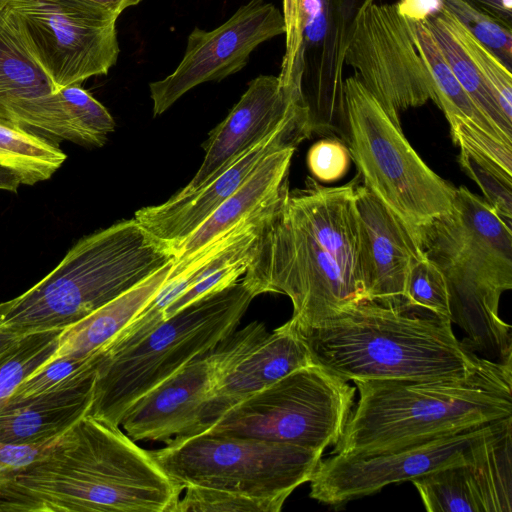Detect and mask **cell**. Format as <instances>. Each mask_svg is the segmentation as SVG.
<instances>
[{
  "instance_id": "obj_31",
  "label": "cell",
  "mask_w": 512,
  "mask_h": 512,
  "mask_svg": "<svg viewBox=\"0 0 512 512\" xmlns=\"http://www.w3.org/2000/svg\"><path fill=\"white\" fill-rule=\"evenodd\" d=\"M439 14L491 88L505 117L512 122V71L445 7Z\"/></svg>"
},
{
  "instance_id": "obj_22",
  "label": "cell",
  "mask_w": 512,
  "mask_h": 512,
  "mask_svg": "<svg viewBox=\"0 0 512 512\" xmlns=\"http://www.w3.org/2000/svg\"><path fill=\"white\" fill-rule=\"evenodd\" d=\"M354 205L365 300L401 302L411 265L423 251L403 224L360 182Z\"/></svg>"
},
{
  "instance_id": "obj_4",
  "label": "cell",
  "mask_w": 512,
  "mask_h": 512,
  "mask_svg": "<svg viewBox=\"0 0 512 512\" xmlns=\"http://www.w3.org/2000/svg\"><path fill=\"white\" fill-rule=\"evenodd\" d=\"M353 382L359 399L330 454L381 451L512 417V362L482 357L465 378Z\"/></svg>"
},
{
  "instance_id": "obj_20",
  "label": "cell",
  "mask_w": 512,
  "mask_h": 512,
  "mask_svg": "<svg viewBox=\"0 0 512 512\" xmlns=\"http://www.w3.org/2000/svg\"><path fill=\"white\" fill-rule=\"evenodd\" d=\"M300 106L281 86L278 76L259 75L251 80L228 116L210 132L195 176L174 196H186L211 182Z\"/></svg>"
},
{
  "instance_id": "obj_32",
  "label": "cell",
  "mask_w": 512,
  "mask_h": 512,
  "mask_svg": "<svg viewBox=\"0 0 512 512\" xmlns=\"http://www.w3.org/2000/svg\"><path fill=\"white\" fill-rule=\"evenodd\" d=\"M458 161L479 186L485 201L507 223L512 220V173L489 157L460 146Z\"/></svg>"
},
{
  "instance_id": "obj_37",
  "label": "cell",
  "mask_w": 512,
  "mask_h": 512,
  "mask_svg": "<svg viewBox=\"0 0 512 512\" xmlns=\"http://www.w3.org/2000/svg\"><path fill=\"white\" fill-rule=\"evenodd\" d=\"M252 251L253 248L247 255L205 276L187 289L166 308L163 314V320L169 318L198 299L220 291L238 281L246 272Z\"/></svg>"
},
{
  "instance_id": "obj_30",
  "label": "cell",
  "mask_w": 512,
  "mask_h": 512,
  "mask_svg": "<svg viewBox=\"0 0 512 512\" xmlns=\"http://www.w3.org/2000/svg\"><path fill=\"white\" fill-rule=\"evenodd\" d=\"M62 330L29 333L0 355V406L27 377L54 354Z\"/></svg>"
},
{
  "instance_id": "obj_14",
  "label": "cell",
  "mask_w": 512,
  "mask_h": 512,
  "mask_svg": "<svg viewBox=\"0 0 512 512\" xmlns=\"http://www.w3.org/2000/svg\"><path fill=\"white\" fill-rule=\"evenodd\" d=\"M345 65L391 114L418 108L436 95L431 74L415 43L412 24L394 4L368 5L360 14Z\"/></svg>"
},
{
  "instance_id": "obj_12",
  "label": "cell",
  "mask_w": 512,
  "mask_h": 512,
  "mask_svg": "<svg viewBox=\"0 0 512 512\" xmlns=\"http://www.w3.org/2000/svg\"><path fill=\"white\" fill-rule=\"evenodd\" d=\"M28 44L56 89L108 74L119 56V16L81 0H11Z\"/></svg>"
},
{
  "instance_id": "obj_5",
  "label": "cell",
  "mask_w": 512,
  "mask_h": 512,
  "mask_svg": "<svg viewBox=\"0 0 512 512\" xmlns=\"http://www.w3.org/2000/svg\"><path fill=\"white\" fill-rule=\"evenodd\" d=\"M423 253L445 276L451 322L463 343L490 360L512 362L511 326L499 316L501 295L512 288V231L481 197L456 188L453 209L427 233Z\"/></svg>"
},
{
  "instance_id": "obj_43",
  "label": "cell",
  "mask_w": 512,
  "mask_h": 512,
  "mask_svg": "<svg viewBox=\"0 0 512 512\" xmlns=\"http://www.w3.org/2000/svg\"><path fill=\"white\" fill-rule=\"evenodd\" d=\"M21 182L16 174L0 166V190L17 193Z\"/></svg>"
},
{
  "instance_id": "obj_8",
  "label": "cell",
  "mask_w": 512,
  "mask_h": 512,
  "mask_svg": "<svg viewBox=\"0 0 512 512\" xmlns=\"http://www.w3.org/2000/svg\"><path fill=\"white\" fill-rule=\"evenodd\" d=\"M347 144L362 185L422 250L431 227L453 209L456 188L421 159L391 114L353 75L344 80Z\"/></svg>"
},
{
  "instance_id": "obj_3",
  "label": "cell",
  "mask_w": 512,
  "mask_h": 512,
  "mask_svg": "<svg viewBox=\"0 0 512 512\" xmlns=\"http://www.w3.org/2000/svg\"><path fill=\"white\" fill-rule=\"evenodd\" d=\"M298 331L314 362L345 381L465 378L482 359L455 336L450 319L405 299L362 300Z\"/></svg>"
},
{
  "instance_id": "obj_17",
  "label": "cell",
  "mask_w": 512,
  "mask_h": 512,
  "mask_svg": "<svg viewBox=\"0 0 512 512\" xmlns=\"http://www.w3.org/2000/svg\"><path fill=\"white\" fill-rule=\"evenodd\" d=\"M0 122L57 146H102L69 114L8 9L0 11Z\"/></svg>"
},
{
  "instance_id": "obj_28",
  "label": "cell",
  "mask_w": 512,
  "mask_h": 512,
  "mask_svg": "<svg viewBox=\"0 0 512 512\" xmlns=\"http://www.w3.org/2000/svg\"><path fill=\"white\" fill-rule=\"evenodd\" d=\"M456 79L479 110L506 137L512 139V122L503 114L494 93L478 72L440 14L425 22Z\"/></svg>"
},
{
  "instance_id": "obj_34",
  "label": "cell",
  "mask_w": 512,
  "mask_h": 512,
  "mask_svg": "<svg viewBox=\"0 0 512 512\" xmlns=\"http://www.w3.org/2000/svg\"><path fill=\"white\" fill-rule=\"evenodd\" d=\"M405 300L451 320L447 282L439 267L422 253L411 265Z\"/></svg>"
},
{
  "instance_id": "obj_21",
  "label": "cell",
  "mask_w": 512,
  "mask_h": 512,
  "mask_svg": "<svg viewBox=\"0 0 512 512\" xmlns=\"http://www.w3.org/2000/svg\"><path fill=\"white\" fill-rule=\"evenodd\" d=\"M215 377L212 352L190 362L134 401L120 425L136 440L170 442L196 434Z\"/></svg>"
},
{
  "instance_id": "obj_10",
  "label": "cell",
  "mask_w": 512,
  "mask_h": 512,
  "mask_svg": "<svg viewBox=\"0 0 512 512\" xmlns=\"http://www.w3.org/2000/svg\"><path fill=\"white\" fill-rule=\"evenodd\" d=\"M149 453L182 490L222 489L282 504L311 480L323 455L289 444L207 434L174 438Z\"/></svg>"
},
{
  "instance_id": "obj_6",
  "label": "cell",
  "mask_w": 512,
  "mask_h": 512,
  "mask_svg": "<svg viewBox=\"0 0 512 512\" xmlns=\"http://www.w3.org/2000/svg\"><path fill=\"white\" fill-rule=\"evenodd\" d=\"M173 255L134 218L79 239L41 281L9 300L0 329L63 330L130 290Z\"/></svg>"
},
{
  "instance_id": "obj_29",
  "label": "cell",
  "mask_w": 512,
  "mask_h": 512,
  "mask_svg": "<svg viewBox=\"0 0 512 512\" xmlns=\"http://www.w3.org/2000/svg\"><path fill=\"white\" fill-rule=\"evenodd\" d=\"M102 355L100 349L85 356H65L53 360L21 382L3 404L70 390L92 382Z\"/></svg>"
},
{
  "instance_id": "obj_45",
  "label": "cell",
  "mask_w": 512,
  "mask_h": 512,
  "mask_svg": "<svg viewBox=\"0 0 512 512\" xmlns=\"http://www.w3.org/2000/svg\"><path fill=\"white\" fill-rule=\"evenodd\" d=\"M11 0H0V11L8 7Z\"/></svg>"
},
{
  "instance_id": "obj_18",
  "label": "cell",
  "mask_w": 512,
  "mask_h": 512,
  "mask_svg": "<svg viewBox=\"0 0 512 512\" xmlns=\"http://www.w3.org/2000/svg\"><path fill=\"white\" fill-rule=\"evenodd\" d=\"M312 135L308 109L298 107L273 133L241 155L211 182L182 197L136 211L134 219L171 254L272 153L297 148ZM173 255V254H172Z\"/></svg>"
},
{
  "instance_id": "obj_41",
  "label": "cell",
  "mask_w": 512,
  "mask_h": 512,
  "mask_svg": "<svg viewBox=\"0 0 512 512\" xmlns=\"http://www.w3.org/2000/svg\"><path fill=\"white\" fill-rule=\"evenodd\" d=\"M512 27V0H462Z\"/></svg>"
},
{
  "instance_id": "obj_11",
  "label": "cell",
  "mask_w": 512,
  "mask_h": 512,
  "mask_svg": "<svg viewBox=\"0 0 512 512\" xmlns=\"http://www.w3.org/2000/svg\"><path fill=\"white\" fill-rule=\"evenodd\" d=\"M355 391L325 368L307 366L238 402L202 434L324 452L341 438Z\"/></svg>"
},
{
  "instance_id": "obj_7",
  "label": "cell",
  "mask_w": 512,
  "mask_h": 512,
  "mask_svg": "<svg viewBox=\"0 0 512 512\" xmlns=\"http://www.w3.org/2000/svg\"><path fill=\"white\" fill-rule=\"evenodd\" d=\"M242 277L163 320L134 345L102 350L88 414L120 426L134 401L234 332L256 297Z\"/></svg>"
},
{
  "instance_id": "obj_46",
  "label": "cell",
  "mask_w": 512,
  "mask_h": 512,
  "mask_svg": "<svg viewBox=\"0 0 512 512\" xmlns=\"http://www.w3.org/2000/svg\"><path fill=\"white\" fill-rule=\"evenodd\" d=\"M8 304H9V301L0 303V318H1L2 314L4 313V311L6 310Z\"/></svg>"
},
{
  "instance_id": "obj_42",
  "label": "cell",
  "mask_w": 512,
  "mask_h": 512,
  "mask_svg": "<svg viewBox=\"0 0 512 512\" xmlns=\"http://www.w3.org/2000/svg\"><path fill=\"white\" fill-rule=\"evenodd\" d=\"M102 7L119 16L129 7L139 4L142 0H81Z\"/></svg>"
},
{
  "instance_id": "obj_15",
  "label": "cell",
  "mask_w": 512,
  "mask_h": 512,
  "mask_svg": "<svg viewBox=\"0 0 512 512\" xmlns=\"http://www.w3.org/2000/svg\"><path fill=\"white\" fill-rule=\"evenodd\" d=\"M211 352L214 384L195 435L204 433L228 409L248 396L298 369L316 364L307 343L290 320L271 333L264 323L251 322L232 332Z\"/></svg>"
},
{
  "instance_id": "obj_40",
  "label": "cell",
  "mask_w": 512,
  "mask_h": 512,
  "mask_svg": "<svg viewBox=\"0 0 512 512\" xmlns=\"http://www.w3.org/2000/svg\"><path fill=\"white\" fill-rule=\"evenodd\" d=\"M394 6L410 22H425L445 7L444 0H398Z\"/></svg>"
},
{
  "instance_id": "obj_26",
  "label": "cell",
  "mask_w": 512,
  "mask_h": 512,
  "mask_svg": "<svg viewBox=\"0 0 512 512\" xmlns=\"http://www.w3.org/2000/svg\"><path fill=\"white\" fill-rule=\"evenodd\" d=\"M411 24L416 47L433 80L435 104L444 113L449 126L462 124L512 145V139L495 127L462 88L425 23L411 22Z\"/></svg>"
},
{
  "instance_id": "obj_9",
  "label": "cell",
  "mask_w": 512,
  "mask_h": 512,
  "mask_svg": "<svg viewBox=\"0 0 512 512\" xmlns=\"http://www.w3.org/2000/svg\"><path fill=\"white\" fill-rule=\"evenodd\" d=\"M377 0H282L281 86L308 109L312 134L347 131L346 52L363 10Z\"/></svg>"
},
{
  "instance_id": "obj_25",
  "label": "cell",
  "mask_w": 512,
  "mask_h": 512,
  "mask_svg": "<svg viewBox=\"0 0 512 512\" xmlns=\"http://www.w3.org/2000/svg\"><path fill=\"white\" fill-rule=\"evenodd\" d=\"M173 264L171 260L130 290L64 328L58 337L56 350L47 363L61 357L85 356L103 349L154 297L169 277Z\"/></svg>"
},
{
  "instance_id": "obj_13",
  "label": "cell",
  "mask_w": 512,
  "mask_h": 512,
  "mask_svg": "<svg viewBox=\"0 0 512 512\" xmlns=\"http://www.w3.org/2000/svg\"><path fill=\"white\" fill-rule=\"evenodd\" d=\"M511 418V417H509ZM479 424L375 452L330 454L310 482V497L333 507L466 461L477 442L506 420Z\"/></svg>"
},
{
  "instance_id": "obj_39",
  "label": "cell",
  "mask_w": 512,
  "mask_h": 512,
  "mask_svg": "<svg viewBox=\"0 0 512 512\" xmlns=\"http://www.w3.org/2000/svg\"><path fill=\"white\" fill-rule=\"evenodd\" d=\"M51 443L13 445L0 442V485L16 471L35 460Z\"/></svg>"
},
{
  "instance_id": "obj_19",
  "label": "cell",
  "mask_w": 512,
  "mask_h": 512,
  "mask_svg": "<svg viewBox=\"0 0 512 512\" xmlns=\"http://www.w3.org/2000/svg\"><path fill=\"white\" fill-rule=\"evenodd\" d=\"M512 417L481 438L470 457L413 481L429 512L512 511Z\"/></svg>"
},
{
  "instance_id": "obj_24",
  "label": "cell",
  "mask_w": 512,
  "mask_h": 512,
  "mask_svg": "<svg viewBox=\"0 0 512 512\" xmlns=\"http://www.w3.org/2000/svg\"><path fill=\"white\" fill-rule=\"evenodd\" d=\"M95 380L77 388L0 406V442L45 445L90 410Z\"/></svg>"
},
{
  "instance_id": "obj_44",
  "label": "cell",
  "mask_w": 512,
  "mask_h": 512,
  "mask_svg": "<svg viewBox=\"0 0 512 512\" xmlns=\"http://www.w3.org/2000/svg\"><path fill=\"white\" fill-rule=\"evenodd\" d=\"M21 336L0 329V355L9 349Z\"/></svg>"
},
{
  "instance_id": "obj_1",
  "label": "cell",
  "mask_w": 512,
  "mask_h": 512,
  "mask_svg": "<svg viewBox=\"0 0 512 512\" xmlns=\"http://www.w3.org/2000/svg\"><path fill=\"white\" fill-rule=\"evenodd\" d=\"M360 179L334 187L308 177L305 188L289 184L261 213L243 280L255 296L284 294L298 330L365 300L354 205Z\"/></svg>"
},
{
  "instance_id": "obj_38",
  "label": "cell",
  "mask_w": 512,
  "mask_h": 512,
  "mask_svg": "<svg viewBox=\"0 0 512 512\" xmlns=\"http://www.w3.org/2000/svg\"><path fill=\"white\" fill-rule=\"evenodd\" d=\"M350 153L339 138L314 143L307 153V166L315 179L333 182L343 178L350 167Z\"/></svg>"
},
{
  "instance_id": "obj_27",
  "label": "cell",
  "mask_w": 512,
  "mask_h": 512,
  "mask_svg": "<svg viewBox=\"0 0 512 512\" xmlns=\"http://www.w3.org/2000/svg\"><path fill=\"white\" fill-rule=\"evenodd\" d=\"M67 155L59 146L20 128L0 122V166L25 185L51 178Z\"/></svg>"
},
{
  "instance_id": "obj_16",
  "label": "cell",
  "mask_w": 512,
  "mask_h": 512,
  "mask_svg": "<svg viewBox=\"0 0 512 512\" xmlns=\"http://www.w3.org/2000/svg\"><path fill=\"white\" fill-rule=\"evenodd\" d=\"M281 34L282 13L264 0H250L213 30L195 27L177 68L149 84L154 116L165 112L192 88L239 72L260 44Z\"/></svg>"
},
{
  "instance_id": "obj_33",
  "label": "cell",
  "mask_w": 512,
  "mask_h": 512,
  "mask_svg": "<svg viewBox=\"0 0 512 512\" xmlns=\"http://www.w3.org/2000/svg\"><path fill=\"white\" fill-rule=\"evenodd\" d=\"M183 491L174 512H279L284 505L222 489L188 486Z\"/></svg>"
},
{
  "instance_id": "obj_35",
  "label": "cell",
  "mask_w": 512,
  "mask_h": 512,
  "mask_svg": "<svg viewBox=\"0 0 512 512\" xmlns=\"http://www.w3.org/2000/svg\"><path fill=\"white\" fill-rule=\"evenodd\" d=\"M445 8L512 71V27L462 0H444Z\"/></svg>"
},
{
  "instance_id": "obj_2",
  "label": "cell",
  "mask_w": 512,
  "mask_h": 512,
  "mask_svg": "<svg viewBox=\"0 0 512 512\" xmlns=\"http://www.w3.org/2000/svg\"><path fill=\"white\" fill-rule=\"evenodd\" d=\"M181 492L149 451L87 413L0 485V512H174Z\"/></svg>"
},
{
  "instance_id": "obj_23",
  "label": "cell",
  "mask_w": 512,
  "mask_h": 512,
  "mask_svg": "<svg viewBox=\"0 0 512 512\" xmlns=\"http://www.w3.org/2000/svg\"><path fill=\"white\" fill-rule=\"evenodd\" d=\"M296 148L267 156L248 179L173 251L182 261L272 203L289 184V169Z\"/></svg>"
},
{
  "instance_id": "obj_36",
  "label": "cell",
  "mask_w": 512,
  "mask_h": 512,
  "mask_svg": "<svg viewBox=\"0 0 512 512\" xmlns=\"http://www.w3.org/2000/svg\"><path fill=\"white\" fill-rule=\"evenodd\" d=\"M57 92L74 120L104 145L108 134L115 129L108 110L81 85L62 87Z\"/></svg>"
}]
</instances>
